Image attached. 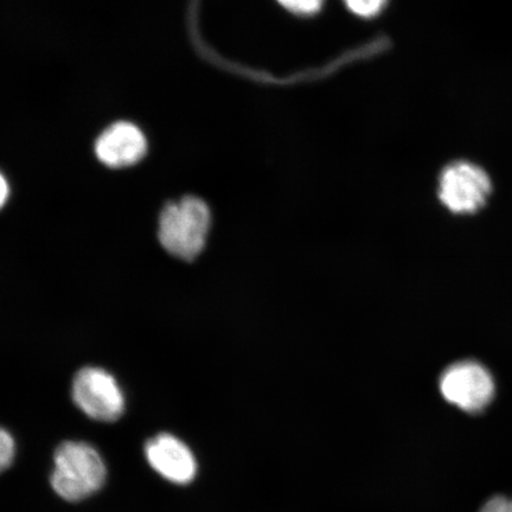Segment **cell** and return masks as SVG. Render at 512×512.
<instances>
[{
    "instance_id": "3",
    "label": "cell",
    "mask_w": 512,
    "mask_h": 512,
    "mask_svg": "<svg viewBox=\"0 0 512 512\" xmlns=\"http://www.w3.org/2000/svg\"><path fill=\"white\" fill-rule=\"evenodd\" d=\"M490 177L478 165L458 160L447 165L439 179V197L454 214H475L491 194Z\"/></svg>"
},
{
    "instance_id": "2",
    "label": "cell",
    "mask_w": 512,
    "mask_h": 512,
    "mask_svg": "<svg viewBox=\"0 0 512 512\" xmlns=\"http://www.w3.org/2000/svg\"><path fill=\"white\" fill-rule=\"evenodd\" d=\"M106 473L104 460L93 446L66 441L55 452L50 483L64 501L79 502L102 488Z\"/></svg>"
},
{
    "instance_id": "5",
    "label": "cell",
    "mask_w": 512,
    "mask_h": 512,
    "mask_svg": "<svg viewBox=\"0 0 512 512\" xmlns=\"http://www.w3.org/2000/svg\"><path fill=\"white\" fill-rule=\"evenodd\" d=\"M72 394L76 406L94 420L113 422L125 412L123 390L104 369H81L75 376Z\"/></svg>"
},
{
    "instance_id": "12",
    "label": "cell",
    "mask_w": 512,
    "mask_h": 512,
    "mask_svg": "<svg viewBox=\"0 0 512 512\" xmlns=\"http://www.w3.org/2000/svg\"><path fill=\"white\" fill-rule=\"evenodd\" d=\"M9 197V184L5 177L0 174V208H3Z\"/></svg>"
},
{
    "instance_id": "4",
    "label": "cell",
    "mask_w": 512,
    "mask_h": 512,
    "mask_svg": "<svg viewBox=\"0 0 512 512\" xmlns=\"http://www.w3.org/2000/svg\"><path fill=\"white\" fill-rule=\"evenodd\" d=\"M439 387L447 402L470 414L483 412L495 395L489 370L476 361L452 364L441 375Z\"/></svg>"
},
{
    "instance_id": "10",
    "label": "cell",
    "mask_w": 512,
    "mask_h": 512,
    "mask_svg": "<svg viewBox=\"0 0 512 512\" xmlns=\"http://www.w3.org/2000/svg\"><path fill=\"white\" fill-rule=\"evenodd\" d=\"M287 10L299 15H312L322 8L323 0H278Z\"/></svg>"
},
{
    "instance_id": "11",
    "label": "cell",
    "mask_w": 512,
    "mask_h": 512,
    "mask_svg": "<svg viewBox=\"0 0 512 512\" xmlns=\"http://www.w3.org/2000/svg\"><path fill=\"white\" fill-rule=\"evenodd\" d=\"M479 512H512V499L503 496L492 497Z\"/></svg>"
},
{
    "instance_id": "7",
    "label": "cell",
    "mask_w": 512,
    "mask_h": 512,
    "mask_svg": "<svg viewBox=\"0 0 512 512\" xmlns=\"http://www.w3.org/2000/svg\"><path fill=\"white\" fill-rule=\"evenodd\" d=\"M147 152V140L140 128L120 121L108 127L96 140V157L112 169L127 168L137 164Z\"/></svg>"
},
{
    "instance_id": "9",
    "label": "cell",
    "mask_w": 512,
    "mask_h": 512,
    "mask_svg": "<svg viewBox=\"0 0 512 512\" xmlns=\"http://www.w3.org/2000/svg\"><path fill=\"white\" fill-rule=\"evenodd\" d=\"M344 2L354 14L368 18L379 14L387 0H344Z\"/></svg>"
},
{
    "instance_id": "8",
    "label": "cell",
    "mask_w": 512,
    "mask_h": 512,
    "mask_svg": "<svg viewBox=\"0 0 512 512\" xmlns=\"http://www.w3.org/2000/svg\"><path fill=\"white\" fill-rule=\"evenodd\" d=\"M16 453L15 440L12 435L0 427V473L9 469Z\"/></svg>"
},
{
    "instance_id": "6",
    "label": "cell",
    "mask_w": 512,
    "mask_h": 512,
    "mask_svg": "<svg viewBox=\"0 0 512 512\" xmlns=\"http://www.w3.org/2000/svg\"><path fill=\"white\" fill-rule=\"evenodd\" d=\"M147 462L160 476L175 484H189L197 473L194 453L175 435L160 433L145 445Z\"/></svg>"
},
{
    "instance_id": "1",
    "label": "cell",
    "mask_w": 512,
    "mask_h": 512,
    "mask_svg": "<svg viewBox=\"0 0 512 512\" xmlns=\"http://www.w3.org/2000/svg\"><path fill=\"white\" fill-rule=\"evenodd\" d=\"M210 210L201 198L187 196L164 207L159 217L158 239L175 258L192 261L206 246Z\"/></svg>"
}]
</instances>
